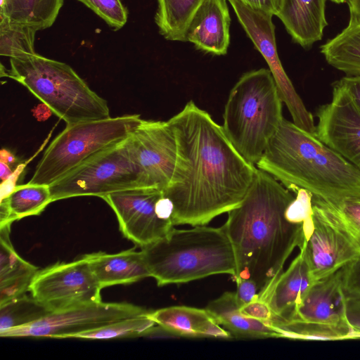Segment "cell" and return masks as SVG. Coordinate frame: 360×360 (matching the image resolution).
Wrapping results in <instances>:
<instances>
[{
    "instance_id": "ba28073f",
    "label": "cell",
    "mask_w": 360,
    "mask_h": 360,
    "mask_svg": "<svg viewBox=\"0 0 360 360\" xmlns=\"http://www.w3.org/2000/svg\"><path fill=\"white\" fill-rule=\"evenodd\" d=\"M146 188L129 151L127 139L91 156L49 185L52 202Z\"/></svg>"
},
{
    "instance_id": "e575fe53",
    "label": "cell",
    "mask_w": 360,
    "mask_h": 360,
    "mask_svg": "<svg viewBox=\"0 0 360 360\" xmlns=\"http://www.w3.org/2000/svg\"><path fill=\"white\" fill-rule=\"evenodd\" d=\"M345 317L354 338H360V295L345 294Z\"/></svg>"
},
{
    "instance_id": "8992f818",
    "label": "cell",
    "mask_w": 360,
    "mask_h": 360,
    "mask_svg": "<svg viewBox=\"0 0 360 360\" xmlns=\"http://www.w3.org/2000/svg\"><path fill=\"white\" fill-rule=\"evenodd\" d=\"M1 71L26 87L67 125L110 117L107 101L68 64L37 53L10 58Z\"/></svg>"
},
{
    "instance_id": "5b68a950",
    "label": "cell",
    "mask_w": 360,
    "mask_h": 360,
    "mask_svg": "<svg viewBox=\"0 0 360 360\" xmlns=\"http://www.w3.org/2000/svg\"><path fill=\"white\" fill-rule=\"evenodd\" d=\"M282 107L269 69L245 73L230 91L222 128L236 150L255 166L284 118Z\"/></svg>"
},
{
    "instance_id": "836d02e7",
    "label": "cell",
    "mask_w": 360,
    "mask_h": 360,
    "mask_svg": "<svg viewBox=\"0 0 360 360\" xmlns=\"http://www.w3.org/2000/svg\"><path fill=\"white\" fill-rule=\"evenodd\" d=\"M345 294L360 295V257L342 269Z\"/></svg>"
},
{
    "instance_id": "6da1fadb",
    "label": "cell",
    "mask_w": 360,
    "mask_h": 360,
    "mask_svg": "<svg viewBox=\"0 0 360 360\" xmlns=\"http://www.w3.org/2000/svg\"><path fill=\"white\" fill-rule=\"evenodd\" d=\"M176 137L177 158L163 191L174 205V226L207 225L239 205L257 167L231 143L222 126L189 101L167 120Z\"/></svg>"
},
{
    "instance_id": "74e56055",
    "label": "cell",
    "mask_w": 360,
    "mask_h": 360,
    "mask_svg": "<svg viewBox=\"0 0 360 360\" xmlns=\"http://www.w3.org/2000/svg\"><path fill=\"white\" fill-rule=\"evenodd\" d=\"M235 281L237 285L236 298L240 307L259 297L258 288L253 281L239 278Z\"/></svg>"
},
{
    "instance_id": "4316f807",
    "label": "cell",
    "mask_w": 360,
    "mask_h": 360,
    "mask_svg": "<svg viewBox=\"0 0 360 360\" xmlns=\"http://www.w3.org/2000/svg\"><path fill=\"white\" fill-rule=\"evenodd\" d=\"M155 16L159 32L166 39L186 41L188 26L204 0H157Z\"/></svg>"
},
{
    "instance_id": "83f0119b",
    "label": "cell",
    "mask_w": 360,
    "mask_h": 360,
    "mask_svg": "<svg viewBox=\"0 0 360 360\" xmlns=\"http://www.w3.org/2000/svg\"><path fill=\"white\" fill-rule=\"evenodd\" d=\"M37 30L27 25L14 22L0 15V54L10 58L35 54Z\"/></svg>"
},
{
    "instance_id": "ab89813d",
    "label": "cell",
    "mask_w": 360,
    "mask_h": 360,
    "mask_svg": "<svg viewBox=\"0 0 360 360\" xmlns=\"http://www.w3.org/2000/svg\"><path fill=\"white\" fill-rule=\"evenodd\" d=\"M337 82L349 93L360 108V76L346 75Z\"/></svg>"
},
{
    "instance_id": "f6af8a7d",
    "label": "cell",
    "mask_w": 360,
    "mask_h": 360,
    "mask_svg": "<svg viewBox=\"0 0 360 360\" xmlns=\"http://www.w3.org/2000/svg\"><path fill=\"white\" fill-rule=\"evenodd\" d=\"M0 177L1 181L5 180L7 179L13 172V170H12L10 167V165L0 161Z\"/></svg>"
},
{
    "instance_id": "8fae6325",
    "label": "cell",
    "mask_w": 360,
    "mask_h": 360,
    "mask_svg": "<svg viewBox=\"0 0 360 360\" xmlns=\"http://www.w3.org/2000/svg\"><path fill=\"white\" fill-rule=\"evenodd\" d=\"M101 290L84 255L39 269L29 288L31 296L51 312L102 302Z\"/></svg>"
},
{
    "instance_id": "d590c367",
    "label": "cell",
    "mask_w": 360,
    "mask_h": 360,
    "mask_svg": "<svg viewBox=\"0 0 360 360\" xmlns=\"http://www.w3.org/2000/svg\"><path fill=\"white\" fill-rule=\"evenodd\" d=\"M240 309L245 316L262 322L270 323L273 318L271 310L268 304L259 297L242 306Z\"/></svg>"
},
{
    "instance_id": "60d3db41",
    "label": "cell",
    "mask_w": 360,
    "mask_h": 360,
    "mask_svg": "<svg viewBox=\"0 0 360 360\" xmlns=\"http://www.w3.org/2000/svg\"><path fill=\"white\" fill-rule=\"evenodd\" d=\"M155 212L160 219L172 221L174 205L171 200L163 194V191L162 195L156 201Z\"/></svg>"
},
{
    "instance_id": "8d00e7d4",
    "label": "cell",
    "mask_w": 360,
    "mask_h": 360,
    "mask_svg": "<svg viewBox=\"0 0 360 360\" xmlns=\"http://www.w3.org/2000/svg\"><path fill=\"white\" fill-rule=\"evenodd\" d=\"M51 134V133H50L45 142L40 147L39 150L32 158H30L25 162L19 164L13 171L11 175L7 179L1 181L0 185L1 200L5 198H7L15 189L17 186V181L24 171L25 168L26 167L27 165L37 156V155L41 150V149L44 148V146L48 142Z\"/></svg>"
},
{
    "instance_id": "e0dca14e",
    "label": "cell",
    "mask_w": 360,
    "mask_h": 360,
    "mask_svg": "<svg viewBox=\"0 0 360 360\" xmlns=\"http://www.w3.org/2000/svg\"><path fill=\"white\" fill-rule=\"evenodd\" d=\"M230 22L226 0H204L188 26L186 41L205 53L225 55L230 43Z\"/></svg>"
},
{
    "instance_id": "484cf974",
    "label": "cell",
    "mask_w": 360,
    "mask_h": 360,
    "mask_svg": "<svg viewBox=\"0 0 360 360\" xmlns=\"http://www.w3.org/2000/svg\"><path fill=\"white\" fill-rule=\"evenodd\" d=\"M63 2L64 0H1L0 15L38 31L52 26Z\"/></svg>"
},
{
    "instance_id": "f546056e",
    "label": "cell",
    "mask_w": 360,
    "mask_h": 360,
    "mask_svg": "<svg viewBox=\"0 0 360 360\" xmlns=\"http://www.w3.org/2000/svg\"><path fill=\"white\" fill-rule=\"evenodd\" d=\"M150 312V311H149ZM148 314L117 321L75 335L72 338L102 340L135 338L152 333L157 325Z\"/></svg>"
},
{
    "instance_id": "3957f363",
    "label": "cell",
    "mask_w": 360,
    "mask_h": 360,
    "mask_svg": "<svg viewBox=\"0 0 360 360\" xmlns=\"http://www.w3.org/2000/svg\"><path fill=\"white\" fill-rule=\"evenodd\" d=\"M256 167L292 192L333 203L360 197V170L316 136L283 118Z\"/></svg>"
},
{
    "instance_id": "52a82bcc",
    "label": "cell",
    "mask_w": 360,
    "mask_h": 360,
    "mask_svg": "<svg viewBox=\"0 0 360 360\" xmlns=\"http://www.w3.org/2000/svg\"><path fill=\"white\" fill-rule=\"evenodd\" d=\"M143 120L134 114L67 125L46 149L28 184L51 185L91 156L128 139Z\"/></svg>"
},
{
    "instance_id": "4dcf8cb0",
    "label": "cell",
    "mask_w": 360,
    "mask_h": 360,
    "mask_svg": "<svg viewBox=\"0 0 360 360\" xmlns=\"http://www.w3.org/2000/svg\"><path fill=\"white\" fill-rule=\"evenodd\" d=\"M51 312L25 294L0 306V331L31 323Z\"/></svg>"
},
{
    "instance_id": "7a4b0ae2",
    "label": "cell",
    "mask_w": 360,
    "mask_h": 360,
    "mask_svg": "<svg viewBox=\"0 0 360 360\" xmlns=\"http://www.w3.org/2000/svg\"><path fill=\"white\" fill-rule=\"evenodd\" d=\"M295 196L267 172L259 169L241 203L228 212L222 226L236 257L234 280L253 281L264 300L295 248L305 240L303 224L285 211Z\"/></svg>"
},
{
    "instance_id": "1f68e13d",
    "label": "cell",
    "mask_w": 360,
    "mask_h": 360,
    "mask_svg": "<svg viewBox=\"0 0 360 360\" xmlns=\"http://www.w3.org/2000/svg\"><path fill=\"white\" fill-rule=\"evenodd\" d=\"M112 29L120 30L127 21L128 12L121 0H78Z\"/></svg>"
},
{
    "instance_id": "603a6c76",
    "label": "cell",
    "mask_w": 360,
    "mask_h": 360,
    "mask_svg": "<svg viewBox=\"0 0 360 360\" xmlns=\"http://www.w3.org/2000/svg\"><path fill=\"white\" fill-rule=\"evenodd\" d=\"M320 51L334 68L347 76H360V22L349 17L348 25Z\"/></svg>"
},
{
    "instance_id": "9a60e30c",
    "label": "cell",
    "mask_w": 360,
    "mask_h": 360,
    "mask_svg": "<svg viewBox=\"0 0 360 360\" xmlns=\"http://www.w3.org/2000/svg\"><path fill=\"white\" fill-rule=\"evenodd\" d=\"M316 136L360 170V108L337 82L330 103L319 108Z\"/></svg>"
},
{
    "instance_id": "cb8c5ba5",
    "label": "cell",
    "mask_w": 360,
    "mask_h": 360,
    "mask_svg": "<svg viewBox=\"0 0 360 360\" xmlns=\"http://www.w3.org/2000/svg\"><path fill=\"white\" fill-rule=\"evenodd\" d=\"M52 202L48 185L17 186L7 198L0 200V227L24 217L40 214Z\"/></svg>"
},
{
    "instance_id": "f1b7e54d",
    "label": "cell",
    "mask_w": 360,
    "mask_h": 360,
    "mask_svg": "<svg viewBox=\"0 0 360 360\" xmlns=\"http://www.w3.org/2000/svg\"><path fill=\"white\" fill-rule=\"evenodd\" d=\"M271 325L278 338L324 340L354 338L350 328L317 325L298 321L273 322Z\"/></svg>"
},
{
    "instance_id": "44dd1931",
    "label": "cell",
    "mask_w": 360,
    "mask_h": 360,
    "mask_svg": "<svg viewBox=\"0 0 360 360\" xmlns=\"http://www.w3.org/2000/svg\"><path fill=\"white\" fill-rule=\"evenodd\" d=\"M11 226L0 227V306L25 295L39 271L15 250L10 239Z\"/></svg>"
},
{
    "instance_id": "7402d4cb",
    "label": "cell",
    "mask_w": 360,
    "mask_h": 360,
    "mask_svg": "<svg viewBox=\"0 0 360 360\" xmlns=\"http://www.w3.org/2000/svg\"><path fill=\"white\" fill-rule=\"evenodd\" d=\"M240 308L235 292H226L210 302L205 309L219 325L237 337L278 338L270 323L245 316Z\"/></svg>"
},
{
    "instance_id": "30bf717a",
    "label": "cell",
    "mask_w": 360,
    "mask_h": 360,
    "mask_svg": "<svg viewBox=\"0 0 360 360\" xmlns=\"http://www.w3.org/2000/svg\"><path fill=\"white\" fill-rule=\"evenodd\" d=\"M148 313L141 307L126 302L85 304L53 311L31 323L0 331V336L72 338L79 333Z\"/></svg>"
},
{
    "instance_id": "9c48e42d",
    "label": "cell",
    "mask_w": 360,
    "mask_h": 360,
    "mask_svg": "<svg viewBox=\"0 0 360 360\" xmlns=\"http://www.w3.org/2000/svg\"><path fill=\"white\" fill-rule=\"evenodd\" d=\"M312 229L300 248L316 281L360 257V233L337 205L312 198Z\"/></svg>"
},
{
    "instance_id": "ac0fdd59",
    "label": "cell",
    "mask_w": 360,
    "mask_h": 360,
    "mask_svg": "<svg viewBox=\"0 0 360 360\" xmlns=\"http://www.w3.org/2000/svg\"><path fill=\"white\" fill-rule=\"evenodd\" d=\"M311 270L302 251L291 262L273 284L263 300L269 306L270 323L290 320L305 293L314 283Z\"/></svg>"
},
{
    "instance_id": "ffe728a7",
    "label": "cell",
    "mask_w": 360,
    "mask_h": 360,
    "mask_svg": "<svg viewBox=\"0 0 360 360\" xmlns=\"http://www.w3.org/2000/svg\"><path fill=\"white\" fill-rule=\"evenodd\" d=\"M84 256L102 289L151 277L141 250L132 248L117 253L97 252Z\"/></svg>"
},
{
    "instance_id": "2e32d148",
    "label": "cell",
    "mask_w": 360,
    "mask_h": 360,
    "mask_svg": "<svg viewBox=\"0 0 360 360\" xmlns=\"http://www.w3.org/2000/svg\"><path fill=\"white\" fill-rule=\"evenodd\" d=\"M288 321L350 328L345 317L342 269L314 282Z\"/></svg>"
},
{
    "instance_id": "b9f144b4",
    "label": "cell",
    "mask_w": 360,
    "mask_h": 360,
    "mask_svg": "<svg viewBox=\"0 0 360 360\" xmlns=\"http://www.w3.org/2000/svg\"><path fill=\"white\" fill-rule=\"evenodd\" d=\"M246 5L264 12L276 15L281 0H239Z\"/></svg>"
},
{
    "instance_id": "f35d334b",
    "label": "cell",
    "mask_w": 360,
    "mask_h": 360,
    "mask_svg": "<svg viewBox=\"0 0 360 360\" xmlns=\"http://www.w3.org/2000/svg\"><path fill=\"white\" fill-rule=\"evenodd\" d=\"M335 205L360 233V197L347 198Z\"/></svg>"
},
{
    "instance_id": "bcb514c9",
    "label": "cell",
    "mask_w": 360,
    "mask_h": 360,
    "mask_svg": "<svg viewBox=\"0 0 360 360\" xmlns=\"http://www.w3.org/2000/svg\"><path fill=\"white\" fill-rule=\"evenodd\" d=\"M328 1L335 3V4H343V3L347 2V0H328Z\"/></svg>"
},
{
    "instance_id": "277c9868",
    "label": "cell",
    "mask_w": 360,
    "mask_h": 360,
    "mask_svg": "<svg viewBox=\"0 0 360 360\" xmlns=\"http://www.w3.org/2000/svg\"><path fill=\"white\" fill-rule=\"evenodd\" d=\"M158 286L184 283L216 274L235 276L231 243L222 226L174 228L163 238L141 248Z\"/></svg>"
},
{
    "instance_id": "5bb4252c",
    "label": "cell",
    "mask_w": 360,
    "mask_h": 360,
    "mask_svg": "<svg viewBox=\"0 0 360 360\" xmlns=\"http://www.w3.org/2000/svg\"><path fill=\"white\" fill-rule=\"evenodd\" d=\"M162 191L139 188L113 193L103 199L117 217L125 238L141 248L165 238L173 229L171 221L160 219L155 203Z\"/></svg>"
},
{
    "instance_id": "d4e9b609",
    "label": "cell",
    "mask_w": 360,
    "mask_h": 360,
    "mask_svg": "<svg viewBox=\"0 0 360 360\" xmlns=\"http://www.w3.org/2000/svg\"><path fill=\"white\" fill-rule=\"evenodd\" d=\"M148 316L163 331L175 336L202 338L206 324L212 319L206 309L172 306L151 311Z\"/></svg>"
},
{
    "instance_id": "7bdbcfd3",
    "label": "cell",
    "mask_w": 360,
    "mask_h": 360,
    "mask_svg": "<svg viewBox=\"0 0 360 360\" xmlns=\"http://www.w3.org/2000/svg\"><path fill=\"white\" fill-rule=\"evenodd\" d=\"M349 10V17L360 22V0H347Z\"/></svg>"
},
{
    "instance_id": "d6986e66",
    "label": "cell",
    "mask_w": 360,
    "mask_h": 360,
    "mask_svg": "<svg viewBox=\"0 0 360 360\" xmlns=\"http://www.w3.org/2000/svg\"><path fill=\"white\" fill-rule=\"evenodd\" d=\"M327 0H281L276 16L292 40L304 49L321 40L328 25Z\"/></svg>"
},
{
    "instance_id": "7c38bea8",
    "label": "cell",
    "mask_w": 360,
    "mask_h": 360,
    "mask_svg": "<svg viewBox=\"0 0 360 360\" xmlns=\"http://www.w3.org/2000/svg\"><path fill=\"white\" fill-rule=\"evenodd\" d=\"M228 1L247 35L265 59L281 99L287 106L292 122L300 128L314 134L316 125L313 116L295 91L279 59L276 49L275 26L272 22L273 15L252 8L239 0Z\"/></svg>"
},
{
    "instance_id": "ee69618b",
    "label": "cell",
    "mask_w": 360,
    "mask_h": 360,
    "mask_svg": "<svg viewBox=\"0 0 360 360\" xmlns=\"http://www.w3.org/2000/svg\"><path fill=\"white\" fill-rule=\"evenodd\" d=\"M0 161L11 165L16 162V158L10 150L2 148L0 150Z\"/></svg>"
},
{
    "instance_id": "d6a6232c",
    "label": "cell",
    "mask_w": 360,
    "mask_h": 360,
    "mask_svg": "<svg viewBox=\"0 0 360 360\" xmlns=\"http://www.w3.org/2000/svg\"><path fill=\"white\" fill-rule=\"evenodd\" d=\"M296 195L285 211V219L293 224H303L311 217L312 195L305 189L299 188Z\"/></svg>"
},
{
    "instance_id": "4fadbf2b",
    "label": "cell",
    "mask_w": 360,
    "mask_h": 360,
    "mask_svg": "<svg viewBox=\"0 0 360 360\" xmlns=\"http://www.w3.org/2000/svg\"><path fill=\"white\" fill-rule=\"evenodd\" d=\"M127 145L144 186L164 191L177 158L175 134L168 122L143 120L127 139Z\"/></svg>"
}]
</instances>
